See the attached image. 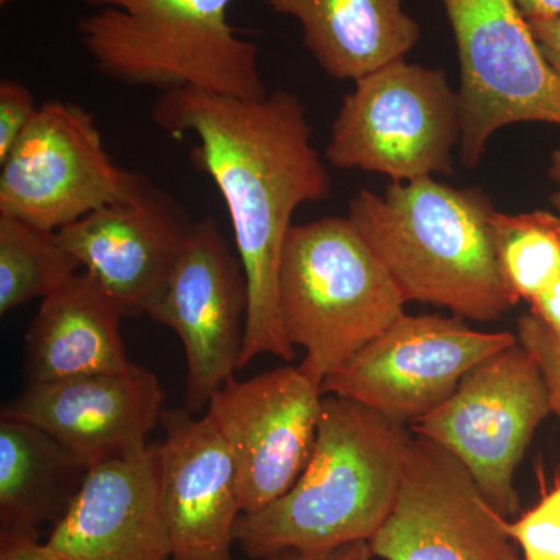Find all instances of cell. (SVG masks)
Returning a JSON list of instances; mask_svg holds the SVG:
<instances>
[{"label":"cell","instance_id":"e0dca14e","mask_svg":"<svg viewBox=\"0 0 560 560\" xmlns=\"http://www.w3.org/2000/svg\"><path fill=\"white\" fill-rule=\"evenodd\" d=\"M46 545L61 560H172L158 444L90 467Z\"/></svg>","mask_w":560,"mask_h":560},{"label":"cell","instance_id":"30bf717a","mask_svg":"<svg viewBox=\"0 0 560 560\" xmlns=\"http://www.w3.org/2000/svg\"><path fill=\"white\" fill-rule=\"evenodd\" d=\"M515 342L511 331L477 330L458 315L405 313L330 372L320 390L411 427L451 399L477 364Z\"/></svg>","mask_w":560,"mask_h":560},{"label":"cell","instance_id":"d4e9b609","mask_svg":"<svg viewBox=\"0 0 560 560\" xmlns=\"http://www.w3.org/2000/svg\"><path fill=\"white\" fill-rule=\"evenodd\" d=\"M38 109L25 84L11 79L0 81V162L9 156Z\"/></svg>","mask_w":560,"mask_h":560},{"label":"cell","instance_id":"5b68a950","mask_svg":"<svg viewBox=\"0 0 560 560\" xmlns=\"http://www.w3.org/2000/svg\"><path fill=\"white\" fill-rule=\"evenodd\" d=\"M407 301L352 220L293 224L279 267V311L313 382L340 368L405 315Z\"/></svg>","mask_w":560,"mask_h":560},{"label":"cell","instance_id":"5bb4252c","mask_svg":"<svg viewBox=\"0 0 560 560\" xmlns=\"http://www.w3.org/2000/svg\"><path fill=\"white\" fill-rule=\"evenodd\" d=\"M194 224L183 205L142 173L130 200L95 210L57 238L124 316H140L161 300Z\"/></svg>","mask_w":560,"mask_h":560},{"label":"cell","instance_id":"603a6c76","mask_svg":"<svg viewBox=\"0 0 560 560\" xmlns=\"http://www.w3.org/2000/svg\"><path fill=\"white\" fill-rule=\"evenodd\" d=\"M522 551V560H560V482L536 506L504 522Z\"/></svg>","mask_w":560,"mask_h":560},{"label":"cell","instance_id":"484cf974","mask_svg":"<svg viewBox=\"0 0 560 560\" xmlns=\"http://www.w3.org/2000/svg\"><path fill=\"white\" fill-rule=\"evenodd\" d=\"M370 541L361 540L341 545L326 551L283 550L261 560H372Z\"/></svg>","mask_w":560,"mask_h":560},{"label":"cell","instance_id":"cb8c5ba5","mask_svg":"<svg viewBox=\"0 0 560 560\" xmlns=\"http://www.w3.org/2000/svg\"><path fill=\"white\" fill-rule=\"evenodd\" d=\"M518 345L523 346L544 375L550 394L551 412L560 419V337L536 316L523 315L517 323Z\"/></svg>","mask_w":560,"mask_h":560},{"label":"cell","instance_id":"7402d4cb","mask_svg":"<svg viewBox=\"0 0 560 560\" xmlns=\"http://www.w3.org/2000/svg\"><path fill=\"white\" fill-rule=\"evenodd\" d=\"M493 228L504 282L515 301L529 304L560 278V215L497 212Z\"/></svg>","mask_w":560,"mask_h":560},{"label":"cell","instance_id":"44dd1931","mask_svg":"<svg viewBox=\"0 0 560 560\" xmlns=\"http://www.w3.org/2000/svg\"><path fill=\"white\" fill-rule=\"evenodd\" d=\"M80 268L58 242L57 232L0 217V315L50 296Z\"/></svg>","mask_w":560,"mask_h":560},{"label":"cell","instance_id":"ac0fdd59","mask_svg":"<svg viewBox=\"0 0 560 560\" xmlns=\"http://www.w3.org/2000/svg\"><path fill=\"white\" fill-rule=\"evenodd\" d=\"M116 304L97 280L79 272L40 302L25 337L28 383H49L131 366Z\"/></svg>","mask_w":560,"mask_h":560},{"label":"cell","instance_id":"ffe728a7","mask_svg":"<svg viewBox=\"0 0 560 560\" xmlns=\"http://www.w3.org/2000/svg\"><path fill=\"white\" fill-rule=\"evenodd\" d=\"M90 467L47 431L0 419V539L39 540L69 510Z\"/></svg>","mask_w":560,"mask_h":560},{"label":"cell","instance_id":"8992f818","mask_svg":"<svg viewBox=\"0 0 560 560\" xmlns=\"http://www.w3.org/2000/svg\"><path fill=\"white\" fill-rule=\"evenodd\" d=\"M463 138L459 94L447 72L407 60L355 81L331 125L326 160L393 183L452 175Z\"/></svg>","mask_w":560,"mask_h":560},{"label":"cell","instance_id":"4fadbf2b","mask_svg":"<svg viewBox=\"0 0 560 560\" xmlns=\"http://www.w3.org/2000/svg\"><path fill=\"white\" fill-rule=\"evenodd\" d=\"M248 289L238 256L215 220L195 221L171 280L150 318L178 335L187 357L186 408L210 397L238 370Z\"/></svg>","mask_w":560,"mask_h":560},{"label":"cell","instance_id":"83f0119b","mask_svg":"<svg viewBox=\"0 0 560 560\" xmlns=\"http://www.w3.org/2000/svg\"><path fill=\"white\" fill-rule=\"evenodd\" d=\"M529 313L560 337V278L529 302Z\"/></svg>","mask_w":560,"mask_h":560},{"label":"cell","instance_id":"52a82bcc","mask_svg":"<svg viewBox=\"0 0 560 560\" xmlns=\"http://www.w3.org/2000/svg\"><path fill=\"white\" fill-rule=\"evenodd\" d=\"M548 415L547 383L517 341L477 364L451 399L410 429L456 456L501 517L511 521L522 512L515 471Z\"/></svg>","mask_w":560,"mask_h":560},{"label":"cell","instance_id":"9a60e30c","mask_svg":"<svg viewBox=\"0 0 560 560\" xmlns=\"http://www.w3.org/2000/svg\"><path fill=\"white\" fill-rule=\"evenodd\" d=\"M164 400L156 374L132 363L125 371L28 383L2 418L39 427L92 467L145 452Z\"/></svg>","mask_w":560,"mask_h":560},{"label":"cell","instance_id":"f546056e","mask_svg":"<svg viewBox=\"0 0 560 560\" xmlns=\"http://www.w3.org/2000/svg\"><path fill=\"white\" fill-rule=\"evenodd\" d=\"M526 21L560 18V0H514Z\"/></svg>","mask_w":560,"mask_h":560},{"label":"cell","instance_id":"d6986e66","mask_svg":"<svg viewBox=\"0 0 560 560\" xmlns=\"http://www.w3.org/2000/svg\"><path fill=\"white\" fill-rule=\"evenodd\" d=\"M300 22L305 49L327 75L357 81L419 43L420 25L401 0H267Z\"/></svg>","mask_w":560,"mask_h":560},{"label":"cell","instance_id":"277c9868","mask_svg":"<svg viewBox=\"0 0 560 560\" xmlns=\"http://www.w3.org/2000/svg\"><path fill=\"white\" fill-rule=\"evenodd\" d=\"M79 36L95 69L131 88L264 98L259 47L228 21L232 0H83Z\"/></svg>","mask_w":560,"mask_h":560},{"label":"cell","instance_id":"8fae6325","mask_svg":"<svg viewBox=\"0 0 560 560\" xmlns=\"http://www.w3.org/2000/svg\"><path fill=\"white\" fill-rule=\"evenodd\" d=\"M323 390L298 366L248 381L232 377L210 397L212 420L237 471L242 514H253L293 488L315 445Z\"/></svg>","mask_w":560,"mask_h":560},{"label":"cell","instance_id":"4dcf8cb0","mask_svg":"<svg viewBox=\"0 0 560 560\" xmlns=\"http://www.w3.org/2000/svg\"><path fill=\"white\" fill-rule=\"evenodd\" d=\"M548 175H550L552 183L556 184V190L551 194L550 202L552 208L558 210L560 213V145L555 150V153H552L551 165L550 171H548Z\"/></svg>","mask_w":560,"mask_h":560},{"label":"cell","instance_id":"4316f807","mask_svg":"<svg viewBox=\"0 0 560 560\" xmlns=\"http://www.w3.org/2000/svg\"><path fill=\"white\" fill-rule=\"evenodd\" d=\"M528 24L541 57L560 80V18L528 21Z\"/></svg>","mask_w":560,"mask_h":560},{"label":"cell","instance_id":"9c48e42d","mask_svg":"<svg viewBox=\"0 0 560 560\" xmlns=\"http://www.w3.org/2000/svg\"><path fill=\"white\" fill-rule=\"evenodd\" d=\"M140 175L109 156L90 110L49 101L0 162V217L57 232L130 200Z\"/></svg>","mask_w":560,"mask_h":560},{"label":"cell","instance_id":"7c38bea8","mask_svg":"<svg viewBox=\"0 0 560 560\" xmlns=\"http://www.w3.org/2000/svg\"><path fill=\"white\" fill-rule=\"evenodd\" d=\"M506 521L456 456L415 434L396 501L370 547L383 560H522Z\"/></svg>","mask_w":560,"mask_h":560},{"label":"cell","instance_id":"7a4b0ae2","mask_svg":"<svg viewBox=\"0 0 560 560\" xmlns=\"http://www.w3.org/2000/svg\"><path fill=\"white\" fill-rule=\"evenodd\" d=\"M412 436L410 427L327 394L307 466L280 499L238 517V548L261 560L370 541L396 501Z\"/></svg>","mask_w":560,"mask_h":560},{"label":"cell","instance_id":"ba28073f","mask_svg":"<svg viewBox=\"0 0 560 560\" xmlns=\"http://www.w3.org/2000/svg\"><path fill=\"white\" fill-rule=\"evenodd\" d=\"M455 35L463 110L459 160L477 167L490 138L526 121L559 125L560 80L514 0H442Z\"/></svg>","mask_w":560,"mask_h":560},{"label":"cell","instance_id":"f1b7e54d","mask_svg":"<svg viewBox=\"0 0 560 560\" xmlns=\"http://www.w3.org/2000/svg\"><path fill=\"white\" fill-rule=\"evenodd\" d=\"M0 560H61L46 544L28 539H0Z\"/></svg>","mask_w":560,"mask_h":560},{"label":"cell","instance_id":"6da1fadb","mask_svg":"<svg viewBox=\"0 0 560 560\" xmlns=\"http://www.w3.org/2000/svg\"><path fill=\"white\" fill-rule=\"evenodd\" d=\"M151 119L173 139L195 136L191 165L226 202L248 289L238 370L264 353L293 361L279 311L280 257L296 209L331 189L304 103L283 90L253 101L179 90L160 95Z\"/></svg>","mask_w":560,"mask_h":560},{"label":"cell","instance_id":"1f68e13d","mask_svg":"<svg viewBox=\"0 0 560 560\" xmlns=\"http://www.w3.org/2000/svg\"><path fill=\"white\" fill-rule=\"evenodd\" d=\"M14 2V0H0V5L5 7L9 5V3Z\"/></svg>","mask_w":560,"mask_h":560},{"label":"cell","instance_id":"3957f363","mask_svg":"<svg viewBox=\"0 0 560 560\" xmlns=\"http://www.w3.org/2000/svg\"><path fill=\"white\" fill-rule=\"evenodd\" d=\"M495 215L481 189L434 178L393 183L383 195L363 189L349 202V219L407 304L436 305L478 323L518 304L501 275Z\"/></svg>","mask_w":560,"mask_h":560},{"label":"cell","instance_id":"2e32d148","mask_svg":"<svg viewBox=\"0 0 560 560\" xmlns=\"http://www.w3.org/2000/svg\"><path fill=\"white\" fill-rule=\"evenodd\" d=\"M161 423V506L172 560H234L242 508L231 452L208 415L167 410Z\"/></svg>","mask_w":560,"mask_h":560}]
</instances>
